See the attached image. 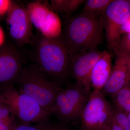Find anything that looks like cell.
Segmentation results:
<instances>
[{
    "instance_id": "1",
    "label": "cell",
    "mask_w": 130,
    "mask_h": 130,
    "mask_svg": "<svg viewBox=\"0 0 130 130\" xmlns=\"http://www.w3.org/2000/svg\"><path fill=\"white\" fill-rule=\"evenodd\" d=\"M35 66L54 79H65L70 74L71 54L61 36L50 39L40 33L33 36Z\"/></svg>"
},
{
    "instance_id": "2",
    "label": "cell",
    "mask_w": 130,
    "mask_h": 130,
    "mask_svg": "<svg viewBox=\"0 0 130 130\" xmlns=\"http://www.w3.org/2000/svg\"><path fill=\"white\" fill-rule=\"evenodd\" d=\"M103 17L79 13L72 19L61 37L71 54L97 49L103 41Z\"/></svg>"
},
{
    "instance_id": "3",
    "label": "cell",
    "mask_w": 130,
    "mask_h": 130,
    "mask_svg": "<svg viewBox=\"0 0 130 130\" xmlns=\"http://www.w3.org/2000/svg\"><path fill=\"white\" fill-rule=\"evenodd\" d=\"M17 83L20 93L32 98L48 112L62 89L58 81L35 65L24 67Z\"/></svg>"
},
{
    "instance_id": "4",
    "label": "cell",
    "mask_w": 130,
    "mask_h": 130,
    "mask_svg": "<svg viewBox=\"0 0 130 130\" xmlns=\"http://www.w3.org/2000/svg\"><path fill=\"white\" fill-rule=\"evenodd\" d=\"M0 94L21 123L20 125L36 124L49 118V112L30 96L20 93L13 85L0 86Z\"/></svg>"
},
{
    "instance_id": "5",
    "label": "cell",
    "mask_w": 130,
    "mask_h": 130,
    "mask_svg": "<svg viewBox=\"0 0 130 130\" xmlns=\"http://www.w3.org/2000/svg\"><path fill=\"white\" fill-rule=\"evenodd\" d=\"M113 108L101 91L93 90L81 113L82 130H101L108 125Z\"/></svg>"
},
{
    "instance_id": "6",
    "label": "cell",
    "mask_w": 130,
    "mask_h": 130,
    "mask_svg": "<svg viewBox=\"0 0 130 130\" xmlns=\"http://www.w3.org/2000/svg\"><path fill=\"white\" fill-rule=\"evenodd\" d=\"M130 15V3L126 0H113L106 10L104 26L108 46L115 51L118 48L122 25Z\"/></svg>"
},
{
    "instance_id": "7",
    "label": "cell",
    "mask_w": 130,
    "mask_h": 130,
    "mask_svg": "<svg viewBox=\"0 0 130 130\" xmlns=\"http://www.w3.org/2000/svg\"><path fill=\"white\" fill-rule=\"evenodd\" d=\"M6 23L10 36L18 46L30 43L33 25L26 7L12 1L7 13Z\"/></svg>"
},
{
    "instance_id": "8",
    "label": "cell",
    "mask_w": 130,
    "mask_h": 130,
    "mask_svg": "<svg viewBox=\"0 0 130 130\" xmlns=\"http://www.w3.org/2000/svg\"><path fill=\"white\" fill-rule=\"evenodd\" d=\"M103 53V51L96 49L77 54H71L70 74L76 80V84L89 95L91 88V72Z\"/></svg>"
},
{
    "instance_id": "9",
    "label": "cell",
    "mask_w": 130,
    "mask_h": 130,
    "mask_svg": "<svg viewBox=\"0 0 130 130\" xmlns=\"http://www.w3.org/2000/svg\"><path fill=\"white\" fill-rule=\"evenodd\" d=\"M21 51L13 45L0 48V86L17 83L24 67Z\"/></svg>"
},
{
    "instance_id": "10",
    "label": "cell",
    "mask_w": 130,
    "mask_h": 130,
    "mask_svg": "<svg viewBox=\"0 0 130 130\" xmlns=\"http://www.w3.org/2000/svg\"><path fill=\"white\" fill-rule=\"evenodd\" d=\"M67 101L54 113L63 122H68L80 118L89 95L76 84L64 89Z\"/></svg>"
},
{
    "instance_id": "11",
    "label": "cell",
    "mask_w": 130,
    "mask_h": 130,
    "mask_svg": "<svg viewBox=\"0 0 130 130\" xmlns=\"http://www.w3.org/2000/svg\"><path fill=\"white\" fill-rule=\"evenodd\" d=\"M116 58L108 80L103 89V93L113 97L127 83L128 61L130 56L118 49L115 51Z\"/></svg>"
},
{
    "instance_id": "12",
    "label": "cell",
    "mask_w": 130,
    "mask_h": 130,
    "mask_svg": "<svg viewBox=\"0 0 130 130\" xmlns=\"http://www.w3.org/2000/svg\"><path fill=\"white\" fill-rule=\"evenodd\" d=\"M112 56L107 51L102 55L93 67L91 75V84L93 90L101 91L109 79L112 68Z\"/></svg>"
},
{
    "instance_id": "13",
    "label": "cell",
    "mask_w": 130,
    "mask_h": 130,
    "mask_svg": "<svg viewBox=\"0 0 130 130\" xmlns=\"http://www.w3.org/2000/svg\"><path fill=\"white\" fill-rule=\"evenodd\" d=\"M26 8L32 25L39 31L51 9L39 2L29 3Z\"/></svg>"
},
{
    "instance_id": "14",
    "label": "cell",
    "mask_w": 130,
    "mask_h": 130,
    "mask_svg": "<svg viewBox=\"0 0 130 130\" xmlns=\"http://www.w3.org/2000/svg\"><path fill=\"white\" fill-rule=\"evenodd\" d=\"M39 32L44 37L50 39L60 36L61 34V23L57 13L51 10Z\"/></svg>"
},
{
    "instance_id": "15",
    "label": "cell",
    "mask_w": 130,
    "mask_h": 130,
    "mask_svg": "<svg viewBox=\"0 0 130 130\" xmlns=\"http://www.w3.org/2000/svg\"><path fill=\"white\" fill-rule=\"evenodd\" d=\"M113 0H88L85 1L81 14L93 18L103 17L108 7Z\"/></svg>"
},
{
    "instance_id": "16",
    "label": "cell",
    "mask_w": 130,
    "mask_h": 130,
    "mask_svg": "<svg viewBox=\"0 0 130 130\" xmlns=\"http://www.w3.org/2000/svg\"><path fill=\"white\" fill-rule=\"evenodd\" d=\"M113 98L115 109L127 114L130 111V81Z\"/></svg>"
},
{
    "instance_id": "17",
    "label": "cell",
    "mask_w": 130,
    "mask_h": 130,
    "mask_svg": "<svg viewBox=\"0 0 130 130\" xmlns=\"http://www.w3.org/2000/svg\"><path fill=\"white\" fill-rule=\"evenodd\" d=\"M51 7L56 13L70 15L83 4L84 0H53L50 1Z\"/></svg>"
},
{
    "instance_id": "18",
    "label": "cell",
    "mask_w": 130,
    "mask_h": 130,
    "mask_svg": "<svg viewBox=\"0 0 130 130\" xmlns=\"http://www.w3.org/2000/svg\"><path fill=\"white\" fill-rule=\"evenodd\" d=\"M16 117L10 107L5 104L0 106V130H13Z\"/></svg>"
},
{
    "instance_id": "19",
    "label": "cell",
    "mask_w": 130,
    "mask_h": 130,
    "mask_svg": "<svg viewBox=\"0 0 130 130\" xmlns=\"http://www.w3.org/2000/svg\"><path fill=\"white\" fill-rule=\"evenodd\" d=\"M13 130H71L64 125L55 124L48 120L36 123V124L22 125Z\"/></svg>"
},
{
    "instance_id": "20",
    "label": "cell",
    "mask_w": 130,
    "mask_h": 130,
    "mask_svg": "<svg viewBox=\"0 0 130 130\" xmlns=\"http://www.w3.org/2000/svg\"><path fill=\"white\" fill-rule=\"evenodd\" d=\"M111 117L123 130H130V123L127 114L114 108Z\"/></svg>"
},
{
    "instance_id": "21",
    "label": "cell",
    "mask_w": 130,
    "mask_h": 130,
    "mask_svg": "<svg viewBox=\"0 0 130 130\" xmlns=\"http://www.w3.org/2000/svg\"><path fill=\"white\" fill-rule=\"evenodd\" d=\"M118 49L123 51L130 56V33L121 36Z\"/></svg>"
},
{
    "instance_id": "22",
    "label": "cell",
    "mask_w": 130,
    "mask_h": 130,
    "mask_svg": "<svg viewBox=\"0 0 130 130\" xmlns=\"http://www.w3.org/2000/svg\"><path fill=\"white\" fill-rule=\"evenodd\" d=\"M11 1L9 0H0V17L7 14Z\"/></svg>"
},
{
    "instance_id": "23",
    "label": "cell",
    "mask_w": 130,
    "mask_h": 130,
    "mask_svg": "<svg viewBox=\"0 0 130 130\" xmlns=\"http://www.w3.org/2000/svg\"><path fill=\"white\" fill-rule=\"evenodd\" d=\"M121 33V36L130 33V15L122 25Z\"/></svg>"
},
{
    "instance_id": "24",
    "label": "cell",
    "mask_w": 130,
    "mask_h": 130,
    "mask_svg": "<svg viewBox=\"0 0 130 130\" xmlns=\"http://www.w3.org/2000/svg\"><path fill=\"white\" fill-rule=\"evenodd\" d=\"M108 125L111 130H123L120 126L112 118L111 116L109 119Z\"/></svg>"
},
{
    "instance_id": "25",
    "label": "cell",
    "mask_w": 130,
    "mask_h": 130,
    "mask_svg": "<svg viewBox=\"0 0 130 130\" xmlns=\"http://www.w3.org/2000/svg\"><path fill=\"white\" fill-rule=\"evenodd\" d=\"M5 41V36L4 31L0 26V48L3 46Z\"/></svg>"
},
{
    "instance_id": "26",
    "label": "cell",
    "mask_w": 130,
    "mask_h": 130,
    "mask_svg": "<svg viewBox=\"0 0 130 130\" xmlns=\"http://www.w3.org/2000/svg\"><path fill=\"white\" fill-rule=\"evenodd\" d=\"M6 104V103H5V102H4L2 96L1 94H0V106H1V105H3V104Z\"/></svg>"
},
{
    "instance_id": "27",
    "label": "cell",
    "mask_w": 130,
    "mask_h": 130,
    "mask_svg": "<svg viewBox=\"0 0 130 130\" xmlns=\"http://www.w3.org/2000/svg\"><path fill=\"white\" fill-rule=\"evenodd\" d=\"M101 130H111V128L109 125H108L105 126V127H104Z\"/></svg>"
},
{
    "instance_id": "28",
    "label": "cell",
    "mask_w": 130,
    "mask_h": 130,
    "mask_svg": "<svg viewBox=\"0 0 130 130\" xmlns=\"http://www.w3.org/2000/svg\"><path fill=\"white\" fill-rule=\"evenodd\" d=\"M130 81V69L128 70V77H127V83Z\"/></svg>"
},
{
    "instance_id": "29",
    "label": "cell",
    "mask_w": 130,
    "mask_h": 130,
    "mask_svg": "<svg viewBox=\"0 0 130 130\" xmlns=\"http://www.w3.org/2000/svg\"><path fill=\"white\" fill-rule=\"evenodd\" d=\"M127 116H128V119H129L130 123V111L127 114Z\"/></svg>"
},
{
    "instance_id": "30",
    "label": "cell",
    "mask_w": 130,
    "mask_h": 130,
    "mask_svg": "<svg viewBox=\"0 0 130 130\" xmlns=\"http://www.w3.org/2000/svg\"><path fill=\"white\" fill-rule=\"evenodd\" d=\"M129 1V3H130V0H129V1Z\"/></svg>"
}]
</instances>
